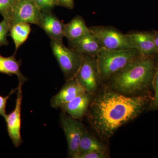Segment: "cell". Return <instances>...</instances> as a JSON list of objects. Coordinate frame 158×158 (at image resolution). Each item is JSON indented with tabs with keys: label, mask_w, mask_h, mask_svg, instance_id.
I'll use <instances>...</instances> for the list:
<instances>
[{
	"label": "cell",
	"mask_w": 158,
	"mask_h": 158,
	"mask_svg": "<svg viewBox=\"0 0 158 158\" xmlns=\"http://www.w3.org/2000/svg\"><path fill=\"white\" fill-rule=\"evenodd\" d=\"M106 157L105 152H93L79 154L76 156L75 158H105Z\"/></svg>",
	"instance_id": "cell-24"
},
{
	"label": "cell",
	"mask_w": 158,
	"mask_h": 158,
	"mask_svg": "<svg viewBox=\"0 0 158 158\" xmlns=\"http://www.w3.org/2000/svg\"><path fill=\"white\" fill-rule=\"evenodd\" d=\"M61 123L67 140L69 155L74 158L78 154L79 144L85 130L84 126L78 119L65 113L61 116Z\"/></svg>",
	"instance_id": "cell-7"
},
{
	"label": "cell",
	"mask_w": 158,
	"mask_h": 158,
	"mask_svg": "<svg viewBox=\"0 0 158 158\" xmlns=\"http://www.w3.org/2000/svg\"><path fill=\"white\" fill-rule=\"evenodd\" d=\"M156 70L151 56H141L112 76L111 85L116 91L124 95L136 94L151 85Z\"/></svg>",
	"instance_id": "cell-2"
},
{
	"label": "cell",
	"mask_w": 158,
	"mask_h": 158,
	"mask_svg": "<svg viewBox=\"0 0 158 158\" xmlns=\"http://www.w3.org/2000/svg\"><path fill=\"white\" fill-rule=\"evenodd\" d=\"M31 30L30 24L28 23H19L11 25L9 33L15 45V53L27 40Z\"/></svg>",
	"instance_id": "cell-17"
},
{
	"label": "cell",
	"mask_w": 158,
	"mask_h": 158,
	"mask_svg": "<svg viewBox=\"0 0 158 158\" xmlns=\"http://www.w3.org/2000/svg\"><path fill=\"white\" fill-rule=\"evenodd\" d=\"M17 87L14 89H12L7 96L3 97L0 95V116H3L4 118L7 115L6 109L7 101L12 94L17 91Z\"/></svg>",
	"instance_id": "cell-23"
},
{
	"label": "cell",
	"mask_w": 158,
	"mask_h": 158,
	"mask_svg": "<svg viewBox=\"0 0 158 158\" xmlns=\"http://www.w3.org/2000/svg\"><path fill=\"white\" fill-rule=\"evenodd\" d=\"M90 32V29L86 25L85 20L80 15L74 17L64 27V37L67 38L69 41L78 39Z\"/></svg>",
	"instance_id": "cell-15"
},
{
	"label": "cell",
	"mask_w": 158,
	"mask_h": 158,
	"mask_svg": "<svg viewBox=\"0 0 158 158\" xmlns=\"http://www.w3.org/2000/svg\"><path fill=\"white\" fill-rule=\"evenodd\" d=\"M153 84L154 88V96L152 100L149 107L151 110H158V69L156 70Z\"/></svg>",
	"instance_id": "cell-22"
},
{
	"label": "cell",
	"mask_w": 158,
	"mask_h": 158,
	"mask_svg": "<svg viewBox=\"0 0 158 158\" xmlns=\"http://www.w3.org/2000/svg\"><path fill=\"white\" fill-rule=\"evenodd\" d=\"M141 56L136 49L112 50L102 48L96 56L100 81L110 79L118 71Z\"/></svg>",
	"instance_id": "cell-3"
},
{
	"label": "cell",
	"mask_w": 158,
	"mask_h": 158,
	"mask_svg": "<svg viewBox=\"0 0 158 158\" xmlns=\"http://www.w3.org/2000/svg\"><path fill=\"white\" fill-rule=\"evenodd\" d=\"M11 27V22L8 20L4 19L0 22V48L9 44L7 37Z\"/></svg>",
	"instance_id": "cell-20"
},
{
	"label": "cell",
	"mask_w": 158,
	"mask_h": 158,
	"mask_svg": "<svg viewBox=\"0 0 158 158\" xmlns=\"http://www.w3.org/2000/svg\"><path fill=\"white\" fill-rule=\"evenodd\" d=\"M149 101L147 95L127 96L105 90L90 102L88 120L101 138L108 139L122 126L141 114Z\"/></svg>",
	"instance_id": "cell-1"
},
{
	"label": "cell",
	"mask_w": 158,
	"mask_h": 158,
	"mask_svg": "<svg viewBox=\"0 0 158 158\" xmlns=\"http://www.w3.org/2000/svg\"><path fill=\"white\" fill-rule=\"evenodd\" d=\"M85 92V89L75 78L67 81L60 91L52 97L51 106L55 109L61 108L63 105Z\"/></svg>",
	"instance_id": "cell-11"
},
{
	"label": "cell",
	"mask_w": 158,
	"mask_h": 158,
	"mask_svg": "<svg viewBox=\"0 0 158 158\" xmlns=\"http://www.w3.org/2000/svg\"><path fill=\"white\" fill-rule=\"evenodd\" d=\"M41 11L33 0H17L15 5L11 24L26 23L37 25Z\"/></svg>",
	"instance_id": "cell-9"
},
{
	"label": "cell",
	"mask_w": 158,
	"mask_h": 158,
	"mask_svg": "<svg viewBox=\"0 0 158 158\" xmlns=\"http://www.w3.org/2000/svg\"><path fill=\"white\" fill-rule=\"evenodd\" d=\"M58 6H62L68 9H73L74 7V0H57Z\"/></svg>",
	"instance_id": "cell-25"
},
{
	"label": "cell",
	"mask_w": 158,
	"mask_h": 158,
	"mask_svg": "<svg viewBox=\"0 0 158 158\" xmlns=\"http://www.w3.org/2000/svg\"><path fill=\"white\" fill-rule=\"evenodd\" d=\"M23 84L19 83L17 98L14 110L6 115L4 118L7 125V131L15 147L18 148L23 143L21 129V106L23 100L22 87Z\"/></svg>",
	"instance_id": "cell-8"
},
{
	"label": "cell",
	"mask_w": 158,
	"mask_h": 158,
	"mask_svg": "<svg viewBox=\"0 0 158 158\" xmlns=\"http://www.w3.org/2000/svg\"><path fill=\"white\" fill-rule=\"evenodd\" d=\"M90 100V94L85 92L63 105L61 109L64 113L78 120L83 118L88 112Z\"/></svg>",
	"instance_id": "cell-14"
},
{
	"label": "cell",
	"mask_w": 158,
	"mask_h": 158,
	"mask_svg": "<svg viewBox=\"0 0 158 158\" xmlns=\"http://www.w3.org/2000/svg\"><path fill=\"white\" fill-rule=\"evenodd\" d=\"M16 1H17V0H16Z\"/></svg>",
	"instance_id": "cell-28"
},
{
	"label": "cell",
	"mask_w": 158,
	"mask_h": 158,
	"mask_svg": "<svg viewBox=\"0 0 158 158\" xmlns=\"http://www.w3.org/2000/svg\"><path fill=\"white\" fill-rule=\"evenodd\" d=\"M154 36L156 46L157 50V54H158V31H156L153 33Z\"/></svg>",
	"instance_id": "cell-26"
},
{
	"label": "cell",
	"mask_w": 158,
	"mask_h": 158,
	"mask_svg": "<svg viewBox=\"0 0 158 158\" xmlns=\"http://www.w3.org/2000/svg\"><path fill=\"white\" fill-rule=\"evenodd\" d=\"M136 49L142 56H152L157 54L153 33L134 32L127 34Z\"/></svg>",
	"instance_id": "cell-13"
},
{
	"label": "cell",
	"mask_w": 158,
	"mask_h": 158,
	"mask_svg": "<svg viewBox=\"0 0 158 158\" xmlns=\"http://www.w3.org/2000/svg\"><path fill=\"white\" fill-rule=\"evenodd\" d=\"M105 149L103 144L85 129L84 130L79 144L78 154L93 152H105Z\"/></svg>",
	"instance_id": "cell-18"
},
{
	"label": "cell",
	"mask_w": 158,
	"mask_h": 158,
	"mask_svg": "<svg viewBox=\"0 0 158 158\" xmlns=\"http://www.w3.org/2000/svg\"><path fill=\"white\" fill-rule=\"evenodd\" d=\"M33 1H34V0H33Z\"/></svg>",
	"instance_id": "cell-27"
},
{
	"label": "cell",
	"mask_w": 158,
	"mask_h": 158,
	"mask_svg": "<svg viewBox=\"0 0 158 158\" xmlns=\"http://www.w3.org/2000/svg\"><path fill=\"white\" fill-rule=\"evenodd\" d=\"M69 46L80 53L95 57L102 48L97 37L91 31L78 39L69 41Z\"/></svg>",
	"instance_id": "cell-12"
},
{
	"label": "cell",
	"mask_w": 158,
	"mask_h": 158,
	"mask_svg": "<svg viewBox=\"0 0 158 158\" xmlns=\"http://www.w3.org/2000/svg\"><path fill=\"white\" fill-rule=\"evenodd\" d=\"M21 60L18 61L15 59V54L8 57L0 55V73L9 76L15 75L18 77L19 83L24 84L28 79L21 71Z\"/></svg>",
	"instance_id": "cell-16"
},
{
	"label": "cell",
	"mask_w": 158,
	"mask_h": 158,
	"mask_svg": "<svg viewBox=\"0 0 158 158\" xmlns=\"http://www.w3.org/2000/svg\"><path fill=\"white\" fill-rule=\"evenodd\" d=\"M75 78L87 93L95 91L100 81L96 57L83 55V59Z\"/></svg>",
	"instance_id": "cell-6"
},
{
	"label": "cell",
	"mask_w": 158,
	"mask_h": 158,
	"mask_svg": "<svg viewBox=\"0 0 158 158\" xmlns=\"http://www.w3.org/2000/svg\"><path fill=\"white\" fill-rule=\"evenodd\" d=\"M34 2L41 12L51 11L58 5L57 0H34Z\"/></svg>",
	"instance_id": "cell-21"
},
{
	"label": "cell",
	"mask_w": 158,
	"mask_h": 158,
	"mask_svg": "<svg viewBox=\"0 0 158 158\" xmlns=\"http://www.w3.org/2000/svg\"><path fill=\"white\" fill-rule=\"evenodd\" d=\"M51 45L66 81L75 78L83 61V54L66 48L63 42L51 40Z\"/></svg>",
	"instance_id": "cell-4"
},
{
	"label": "cell",
	"mask_w": 158,
	"mask_h": 158,
	"mask_svg": "<svg viewBox=\"0 0 158 158\" xmlns=\"http://www.w3.org/2000/svg\"><path fill=\"white\" fill-rule=\"evenodd\" d=\"M90 31L97 37L102 47L112 50L135 49L128 34H124L111 27L94 26Z\"/></svg>",
	"instance_id": "cell-5"
},
{
	"label": "cell",
	"mask_w": 158,
	"mask_h": 158,
	"mask_svg": "<svg viewBox=\"0 0 158 158\" xmlns=\"http://www.w3.org/2000/svg\"><path fill=\"white\" fill-rule=\"evenodd\" d=\"M65 24L51 11L41 12L37 25L44 31L51 40L63 42Z\"/></svg>",
	"instance_id": "cell-10"
},
{
	"label": "cell",
	"mask_w": 158,
	"mask_h": 158,
	"mask_svg": "<svg viewBox=\"0 0 158 158\" xmlns=\"http://www.w3.org/2000/svg\"><path fill=\"white\" fill-rule=\"evenodd\" d=\"M16 0H0V14L3 19L11 22L13 8Z\"/></svg>",
	"instance_id": "cell-19"
}]
</instances>
